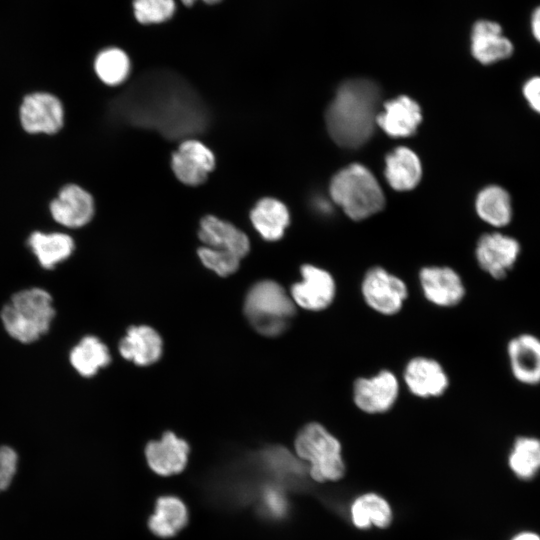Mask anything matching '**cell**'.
<instances>
[{
    "label": "cell",
    "mask_w": 540,
    "mask_h": 540,
    "mask_svg": "<svg viewBox=\"0 0 540 540\" xmlns=\"http://www.w3.org/2000/svg\"><path fill=\"white\" fill-rule=\"evenodd\" d=\"M116 111L129 125L158 131L164 137L189 139L206 130L208 109L193 88L171 74H150L118 98Z\"/></svg>",
    "instance_id": "obj_1"
},
{
    "label": "cell",
    "mask_w": 540,
    "mask_h": 540,
    "mask_svg": "<svg viewBox=\"0 0 540 540\" xmlns=\"http://www.w3.org/2000/svg\"><path fill=\"white\" fill-rule=\"evenodd\" d=\"M380 90L371 80L356 78L343 82L326 111L331 138L345 148H357L374 131Z\"/></svg>",
    "instance_id": "obj_2"
},
{
    "label": "cell",
    "mask_w": 540,
    "mask_h": 540,
    "mask_svg": "<svg viewBox=\"0 0 540 540\" xmlns=\"http://www.w3.org/2000/svg\"><path fill=\"white\" fill-rule=\"evenodd\" d=\"M332 200L353 220H362L379 212L385 204L381 186L371 171L359 163L338 171L331 179Z\"/></svg>",
    "instance_id": "obj_3"
},
{
    "label": "cell",
    "mask_w": 540,
    "mask_h": 540,
    "mask_svg": "<svg viewBox=\"0 0 540 540\" xmlns=\"http://www.w3.org/2000/svg\"><path fill=\"white\" fill-rule=\"evenodd\" d=\"M55 310L52 297L41 288L15 293L1 311L6 332L21 343H32L49 330Z\"/></svg>",
    "instance_id": "obj_4"
},
{
    "label": "cell",
    "mask_w": 540,
    "mask_h": 540,
    "mask_svg": "<svg viewBox=\"0 0 540 540\" xmlns=\"http://www.w3.org/2000/svg\"><path fill=\"white\" fill-rule=\"evenodd\" d=\"M244 313L258 333L274 337L288 328L289 320L295 314V303L280 284L263 280L247 293Z\"/></svg>",
    "instance_id": "obj_5"
},
{
    "label": "cell",
    "mask_w": 540,
    "mask_h": 540,
    "mask_svg": "<svg viewBox=\"0 0 540 540\" xmlns=\"http://www.w3.org/2000/svg\"><path fill=\"white\" fill-rule=\"evenodd\" d=\"M295 451L309 464V474L315 481H337L343 477L341 444L321 424L309 423L298 432Z\"/></svg>",
    "instance_id": "obj_6"
},
{
    "label": "cell",
    "mask_w": 540,
    "mask_h": 540,
    "mask_svg": "<svg viewBox=\"0 0 540 540\" xmlns=\"http://www.w3.org/2000/svg\"><path fill=\"white\" fill-rule=\"evenodd\" d=\"M519 242L508 235L493 232L482 235L476 246L480 268L496 280L504 279L520 256Z\"/></svg>",
    "instance_id": "obj_7"
},
{
    "label": "cell",
    "mask_w": 540,
    "mask_h": 540,
    "mask_svg": "<svg viewBox=\"0 0 540 540\" xmlns=\"http://www.w3.org/2000/svg\"><path fill=\"white\" fill-rule=\"evenodd\" d=\"M362 294L372 309L392 315L401 309L407 297V288L400 278L381 267H373L363 279Z\"/></svg>",
    "instance_id": "obj_8"
},
{
    "label": "cell",
    "mask_w": 540,
    "mask_h": 540,
    "mask_svg": "<svg viewBox=\"0 0 540 540\" xmlns=\"http://www.w3.org/2000/svg\"><path fill=\"white\" fill-rule=\"evenodd\" d=\"M172 170L179 181L197 186L207 180L215 167L213 152L196 139H185L171 157Z\"/></svg>",
    "instance_id": "obj_9"
},
{
    "label": "cell",
    "mask_w": 540,
    "mask_h": 540,
    "mask_svg": "<svg viewBox=\"0 0 540 540\" xmlns=\"http://www.w3.org/2000/svg\"><path fill=\"white\" fill-rule=\"evenodd\" d=\"M302 280L292 285L291 298L299 307L310 311L327 308L335 296V282L326 270L311 264L301 267Z\"/></svg>",
    "instance_id": "obj_10"
},
{
    "label": "cell",
    "mask_w": 540,
    "mask_h": 540,
    "mask_svg": "<svg viewBox=\"0 0 540 540\" xmlns=\"http://www.w3.org/2000/svg\"><path fill=\"white\" fill-rule=\"evenodd\" d=\"M510 372L525 386L540 384V338L532 333L513 336L506 346Z\"/></svg>",
    "instance_id": "obj_11"
},
{
    "label": "cell",
    "mask_w": 540,
    "mask_h": 540,
    "mask_svg": "<svg viewBox=\"0 0 540 540\" xmlns=\"http://www.w3.org/2000/svg\"><path fill=\"white\" fill-rule=\"evenodd\" d=\"M63 107L55 96L48 93L27 95L20 108V120L29 133L54 134L63 126Z\"/></svg>",
    "instance_id": "obj_12"
},
{
    "label": "cell",
    "mask_w": 540,
    "mask_h": 540,
    "mask_svg": "<svg viewBox=\"0 0 540 540\" xmlns=\"http://www.w3.org/2000/svg\"><path fill=\"white\" fill-rule=\"evenodd\" d=\"M354 402L359 409L367 413L388 411L398 396V381L387 370L371 378H359L353 386Z\"/></svg>",
    "instance_id": "obj_13"
},
{
    "label": "cell",
    "mask_w": 540,
    "mask_h": 540,
    "mask_svg": "<svg viewBox=\"0 0 540 540\" xmlns=\"http://www.w3.org/2000/svg\"><path fill=\"white\" fill-rule=\"evenodd\" d=\"M514 51L513 43L503 35L502 27L495 21L478 20L471 31V53L484 65L509 58Z\"/></svg>",
    "instance_id": "obj_14"
},
{
    "label": "cell",
    "mask_w": 540,
    "mask_h": 540,
    "mask_svg": "<svg viewBox=\"0 0 540 540\" xmlns=\"http://www.w3.org/2000/svg\"><path fill=\"white\" fill-rule=\"evenodd\" d=\"M188 443L167 431L158 441H150L145 448L149 467L158 475L171 476L180 473L186 466L189 454Z\"/></svg>",
    "instance_id": "obj_15"
},
{
    "label": "cell",
    "mask_w": 540,
    "mask_h": 540,
    "mask_svg": "<svg viewBox=\"0 0 540 540\" xmlns=\"http://www.w3.org/2000/svg\"><path fill=\"white\" fill-rule=\"evenodd\" d=\"M419 279L425 297L438 306H455L465 295L460 276L451 268L425 267Z\"/></svg>",
    "instance_id": "obj_16"
},
{
    "label": "cell",
    "mask_w": 540,
    "mask_h": 540,
    "mask_svg": "<svg viewBox=\"0 0 540 540\" xmlns=\"http://www.w3.org/2000/svg\"><path fill=\"white\" fill-rule=\"evenodd\" d=\"M51 214L58 223L71 227L87 224L94 214L92 196L77 185H67L60 191L58 198L50 204Z\"/></svg>",
    "instance_id": "obj_17"
},
{
    "label": "cell",
    "mask_w": 540,
    "mask_h": 540,
    "mask_svg": "<svg viewBox=\"0 0 540 540\" xmlns=\"http://www.w3.org/2000/svg\"><path fill=\"white\" fill-rule=\"evenodd\" d=\"M421 121L420 106L405 95L387 101L384 110L376 117V123L380 128L395 138L413 135Z\"/></svg>",
    "instance_id": "obj_18"
},
{
    "label": "cell",
    "mask_w": 540,
    "mask_h": 540,
    "mask_svg": "<svg viewBox=\"0 0 540 540\" xmlns=\"http://www.w3.org/2000/svg\"><path fill=\"white\" fill-rule=\"evenodd\" d=\"M198 237L207 247L228 251L243 258L250 248L247 235L230 222L213 215L200 221Z\"/></svg>",
    "instance_id": "obj_19"
},
{
    "label": "cell",
    "mask_w": 540,
    "mask_h": 540,
    "mask_svg": "<svg viewBox=\"0 0 540 540\" xmlns=\"http://www.w3.org/2000/svg\"><path fill=\"white\" fill-rule=\"evenodd\" d=\"M404 380L410 391L419 397L439 396L448 386L442 366L424 357H416L407 364Z\"/></svg>",
    "instance_id": "obj_20"
},
{
    "label": "cell",
    "mask_w": 540,
    "mask_h": 540,
    "mask_svg": "<svg viewBox=\"0 0 540 540\" xmlns=\"http://www.w3.org/2000/svg\"><path fill=\"white\" fill-rule=\"evenodd\" d=\"M119 352L123 358L137 365H150L162 354V339L149 326H131L119 343Z\"/></svg>",
    "instance_id": "obj_21"
},
{
    "label": "cell",
    "mask_w": 540,
    "mask_h": 540,
    "mask_svg": "<svg viewBox=\"0 0 540 540\" xmlns=\"http://www.w3.org/2000/svg\"><path fill=\"white\" fill-rule=\"evenodd\" d=\"M385 177L397 191H408L417 186L422 176L421 162L414 151L397 147L385 158Z\"/></svg>",
    "instance_id": "obj_22"
},
{
    "label": "cell",
    "mask_w": 540,
    "mask_h": 540,
    "mask_svg": "<svg viewBox=\"0 0 540 540\" xmlns=\"http://www.w3.org/2000/svg\"><path fill=\"white\" fill-rule=\"evenodd\" d=\"M254 228L268 241L279 240L289 225L287 207L275 198L266 197L257 202L250 212Z\"/></svg>",
    "instance_id": "obj_23"
},
{
    "label": "cell",
    "mask_w": 540,
    "mask_h": 540,
    "mask_svg": "<svg viewBox=\"0 0 540 540\" xmlns=\"http://www.w3.org/2000/svg\"><path fill=\"white\" fill-rule=\"evenodd\" d=\"M187 522L188 511L182 500L175 496H162L156 501L148 526L156 536L169 538L182 530Z\"/></svg>",
    "instance_id": "obj_24"
},
{
    "label": "cell",
    "mask_w": 540,
    "mask_h": 540,
    "mask_svg": "<svg viewBox=\"0 0 540 540\" xmlns=\"http://www.w3.org/2000/svg\"><path fill=\"white\" fill-rule=\"evenodd\" d=\"M475 208L483 221L495 227L506 226L512 218L510 195L497 185L487 186L478 193Z\"/></svg>",
    "instance_id": "obj_25"
},
{
    "label": "cell",
    "mask_w": 540,
    "mask_h": 540,
    "mask_svg": "<svg viewBox=\"0 0 540 540\" xmlns=\"http://www.w3.org/2000/svg\"><path fill=\"white\" fill-rule=\"evenodd\" d=\"M512 473L521 480H531L540 472V438L521 435L514 439L508 455Z\"/></svg>",
    "instance_id": "obj_26"
},
{
    "label": "cell",
    "mask_w": 540,
    "mask_h": 540,
    "mask_svg": "<svg viewBox=\"0 0 540 540\" xmlns=\"http://www.w3.org/2000/svg\"><path fill=\"white\" fill-rule=\"evenodd\" d=\"M28 244L39 263L46 269H51L57 263L68 258L74 250L73 239L63 233L34 232L30 236Z\"/></svg>",
    "instance_id": "obj_27"
},
{
    "label": "cell",
    "mask_w": 540,
    "mask_h": 540,
    "mask_svg": "<svg viewBox=\"0 0 540 540\" xmlns=\"http://www.w3.org/2000/svg\"><path fill=\"white\" fill-rule=\"evenodd\" d=\"M350 511L352 522L359 529H367L371 525L386 528L392 521L390 505L375 493H366L356 498Z\"/></svg>",
    "instance_id": "obj_28"
},
{
    "label": "cell",
    "mask_w": 540,
    "mask_h": 540,
    "mask_svg": "<svg viewBox=\"0 0 540 540\" xmlns=\"http://www.w3.org/2000/svg\"><path fill=\"white\" fill-rule=\"evenodd\" d=\"M111 361L107 346L95 336L84 337L70 353L74 369L84 377L95 375Z\"/></svg>",
    "instance_id": "obj_29"
},
{
    "label": "cell",
    "mask_w": 540,
    "mask_h": 540,
    "mask_svg": "<svg viewBox=\"0 0 540 540\" xmlns=\"http://www.w3.org/2000/svg\"><path fill=\"white\" fill-rule=\"evenodd\" d=\"M95 71L107 85H118L128 76L130 61L126 53L118 48L102 51L95 60Z\"/></svg>",
    "instance_id": "obj_30"
},
{
    "label": "cell",
    "mask_w": 540,
    "mask_h": 540,
    "mask_svg": "<svg viewBox=\"0 0 540 540\" xmlns=\"http://www.w3.org/2000/svg\"><path fill=\"white\" fill-rule=\"evenodd\" d=\"M258 512L270 519H280L288 511L284 488L276 484L265 485L258 493Z\"/></svg>",
    "instance_id": "obj_31"
},
{
    "label": "cell",
    "mask_w": 540,
    "mask_h": 540,
    "mask_svg": "<svg viewBox=\"0 0 540 540\" xmlns=\"http://www.w3.org/2000/svg\"><path fill=\"white\" fill-rule=\"evenodd\" d=\"M134 15L142 24L161 23L175 12L174 0H134Z\"/></svg>",
    "instance_id": "obj_32"
},
{
    "label": "cell",
    "mask_w": 540,
    "mask_h": 540,
    "mask_svg": "<svg viewBox=\"0 0 540 540\" xmlns=\"http://www.w3.org/2000/svg\"><path fill=\"white\" fill-rule=\"evenodd\" d=\"M197 253L205 267L222 277L233 274L240 265L241 258L228 251L203 246Z\"/></svg>",
    "instance_id": "obj_33"
},
{
    "label": "cell",
    "mask_w": 540,
    "mask_h": 540,
    "mask_svg": "<svg viewBox=\"0 0 540 540\" xmlns=\"http://www.w3.org/2000/svg\"><path fill=\"white\" fill-rule=\"evenodd\" d=\"M18 454L8 445L0 446V493L12 484L18 470Z\"/></svg>",
    "instance_id": "obj_34"
},
{
    "label": "cell",
    "mask_w": 540,
    "mask_h": 540,
    "mask_svg": "<svg viewBox=\"0 0 540 540\" xmlns=\"http://www.w3.org/2000/svg\"><path fill=\"white\" fill-rule=\"evenodd\" d=\"M522 92L530 108L540 114V76L529 78L524 83Z\"/></svg>",
    "instance_id": "obj_35"
},
{
    "label": "cell",
    "mask_w": 540,
    "mask_h": 540,
    "mask_svg": "<svg viewBox=\"0 0 540 540\" xmlns=\"http://www.w3.org/2000/svg\"><path fill=\"white\" fill-rule=\"evenodd\" d=\"M530 26L534 38L540 43V6L533 11Z\"/></svg>",
    "instance_id": "obj_36"
},
{
    "label": "cell",
    "mask_w": 540,
    "mask_h": 540,
    "mask_svg": "<svg viewBox=\"0 0 540 540\" xmlns=\"http://www.w3.org/2000/svg\"><path fill=\"white\" fill-rule=\"evenodd\" d=\"M511 540H540V536L534 532L524 531L516 534Z\"/></svg>",
    "instance_id": "obj_37"
},
{
    "label": "cell",
    "mask_w": 540,
    "mask_h": 540,
    "mask_svg": "<svg viewBox=\"0 0 540 540\" xmlns=\"http://www.w3.org/2000/svg\"><path fill=\"white\" fill-rule=\"evenodd\" d=\"M196 0H181V2L183 4H185L186 6H191L193 5V3L195 2ZM205 3L207 4H216L218 2H220L221 0H203Z\"/></svg>",
    "instance_id": "obj_38"
}]
</instances>
